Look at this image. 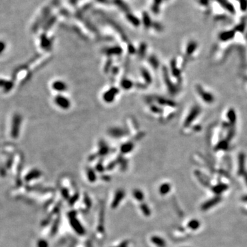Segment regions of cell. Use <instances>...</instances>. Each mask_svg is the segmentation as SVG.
Masks as SVG:
<instances>
[{
    "label": "cell",
    "instance_id": "cell-1",
    "mask_svg": "<svg viewBox=\"0 0 247 247\" xmlns=\"http://www.w3.org/2000/svg\"><path fill=\"white\" fill-rule=\"evenodd\" d=\"M238 115L235 109L229 108L224 111L220 121L211 127L209 142L215 152H227L231 148L237 133Z\"/></svg>",
    "mask_w": 247,
    "mask_h": 247
},
{
    "label": "cell",
    "instance_id": "cell-2",
    "mask_svg": "<svg viewBox=\"0 0 247 247\" xmlns=\"http://www.w3.org/2000/svg\"><path fill=\"white\" fill-rule=\"evenodd\" d=\"M203 111L200 106L194 104L187 109L182 123V132L187 135L198 133L201 129V117Z\"/></svg>",
    "mask_w": 247,
    "mask_h": 247
},
{
    "label": "cell",
    "instance_id": "cell-3",
    "mask_svg": "<svg viewBox=\"0 0 247 247\" xmlns=\"http://www.w3.org/2000/svg\"><path fill=\"white\" fill-rule=\"evenodd\" d=\"M194 91L198 98L205 105H213L216 101V97L213 91L201 84H196Z\"/></svg>",
    "mask_w": 247,
    "mask_h": 247
},
{
    "label": "cell",
    "instance_id": "cell-4",
    "mask_svg": "<svg viewBox=\"0 0 247 247\" xmlns=\"http://www.w3.org/2000/svg\"><path fill=\"white\" fill-rule=\"evenodd\" d=\"M198 43L195 41H190L186 45L184 51L183 58L186 60V62H188L192 61L197 55H196V52L198 51Z\"/></svg>",
    "mask_w": 247,
    "mask_h": 247
},
{
    "label": "cell",
    "instance_id": "cell-5",
    "mask_svg": "<svg viewBox=\"0 0 247 247\" xmlns=\"http://www.w3.org/2000/svg\"><path fill=\"white\" fill-rule=\"evenodd\" d=\"M4 48H5V45L3 44V43H2V42H0V54L1 53V52H2L3 50V49H4Z\"/></svg>",
    "mask_w": 247,
    "mask_h": 247
}]
</instances>
